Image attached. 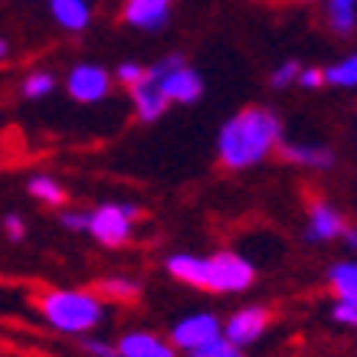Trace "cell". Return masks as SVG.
Instances as JSON below:
<instances>
[{"label": "cell", "instance_id": "7", "mask_svg": "<svg viewBox=\"0 0 357 357\" xmlns=\"http://www.w3.org/2000/svg\"><path fill=\"white\" fill-rule=\"evenodd\" d=\"M269 321H272L269 308H262V305H246V308L233 312L227 321L220 325V335L227 337V341H233L236 347H243V351H246L249 344H256V341L266 335Z\"/></svg>", "mask_w": 357, "mask_h": 357}, {"label": "cell", "instance_id": "20", "mask_svg": "<svg viewBox=\"0 0 357 357\" xmlns=\"http://www.w3.org/2000/svg\"><path fill=\"white\" fill-rule=\"evenodd\" d=\"M53 92H56V76L46 73V69H33L30 76L23 79V98H30V102H40V98L53 96Z\"/></svg>", "mask_w": 357, "mask_h": 357}, {"label": "cell", "instance_id": "1", "mask_svg": "<svg viewBox=\"0 0 357 357\" xmlns=\"http://www.w3.org/2000/svg\"><path fill=\"white\" fill-rule=\"evenodd\" d=\"M282 144V121L275 112L249 105L223 121L217 135V158L227 171H249Z\"/></svg>", "mask_w": 357, "mask_h": 357}, {"label": "cell", "instance_id": "11", "mask_svg": "<svg viewBox=\"0 0 357 357\" xmlns=\"http://www.w3.org/2000/svg\"><path fill=\"white\" fill-rule=\"evenodd\" d=\"M128 92H131V105H135V119L144 121V125L158 121L167 112V98L161 96V89H158V82L151 79L148 69H144V76L135 86H128Z\"/></svg>", "mask_w": 357, "mask_h": 357}, {"label": "cell", "instance_id": "28", "mask_svg": "<svg viewBox=\"0 0 357 357\" xmlns=\"http://www.w3.org/2000/svg\"><path fill=\"white\" fill-rule=\"evenodd\" d=\"M302 89H321L325 86V76H321V69L318 66H308V69H298V79H295Z\"/></svg>", "mask_w": 357, "mask_h": 357}, {"label": "cell", "instance_id": "23", "mask_svg": "<svg viewBox=\"0 0 357 357\" xmlns=\"http://www.w3.org/2000/svg\"><path fill=\"white\" fill-rule=\"evenodd\" d=\"M59 223H63L69 233H86L89 210H63V213H59Z\"/></svg>", "mask_w": 357, "mask_h": 357}, {"label": "cell", "instance_id": "22", "mask_svg": "<svg viewBox=\"0 0 357 357\" xmlns=\"http://www.w3.org/2000/svg\"><path fill=\"white\" fill-rule=\"evenodd\" d=\"M298 69H302V66L295 63V59H285L282 66H275V69H272L269 86H272V89H289V86H295V79H298Z\"/></svg>", "mask_w": 357, "mask_h": 357}, {"label": "cell", "instance_id": "8", "mask_svg": "<svg viewBox=\"0 0 357 357\" xmlns=\"http://www.w3.org/2000/svg\"><path fill=\"white\" fill-rule=\"evenodd\" d=\"M220 325H223V321H220L213 312H190L187 318H181V321L171 328V337H167V341L174 344V351L190 354L194 347L206 344L210 337H217Z\"/></svg>", "mask_w": 357, "mask_h": 357}, {"label": "cell", "instance_id": "19", "mask_svg": "<svg viewBox=\"0 0 357 357\" xmlns=\"http://www.w3.org/2000/svg\"><path fill=\"white\" fill-rule=\"evenodd\" d=\"M325 76V86H335V89H354L357 86V56H344L331 63L328 69H321Z\"/></svg>", "mask_w": 357, "mask_h": 357}, {"label": "cell", "instance_id": "29", "mask_svg": "<svg viewBox=\"0 0 357 357\" xmlns=\"http://www.w3.org/2000/svg\"><path fill=\"white\" fill-rule=\"evenodd\" d=\"M7 56H10V40L0 36V59H7Z\"/></svg>", "mask_w": 357, "mask_h": 357}, {"label": "cell", "instance_id": "24", "mask_svg": "<svg viewBox=\"0 0 357 357\" xmlns=\"http://www.w3.org/2000/svg\"><path fill=\"white\" fill-rule=\"evenodd\" d=\"M331 318H335L337 325L354 328L357 325V302H335L331 305Z\"/></svg>", "mask_w": 357, "mask_h": 357}, {"label": "cell", "instance_id": "13", "mask_svg": "<svg viewBox=\"0 0 357 357\" xmlns=\"http://www.w3.org/2000/svg\"><path fill=\"white\" fill-rule=\"evenodd\" d=\"M279 154L289 164H298V167H308V171H328V167H335V151H331V148H325V144L282 141Z\"/></svg>", "mask_w": 357, "mask_h": 357}, {"label": "cell", "instance_id": "21", "mask_svg": "<svg viewBox=\"0 0 357 357\" xmlns=\"http://www.w3.org/2000/svg\"><path fill=\"white\" fill-rule=\"evenodd\" d=\"M187 357H246V354H243V347H236L233 341H227L223 335H217V337H210L206 344L194 347Z\"/></svg>", "mask_w": 357, "mask_h": 357}, {"label": "cell", "instance_id": "16", "mask_svg": "<svg viewBox=\"0 0 357 357\" xmlns=\"http://www.w3.org/2000/svg\"><path fill=\"white\" fill-rule=\"evenodd\" d=\"M96 295L102 302H135L141 295V285L128 275H112V279H102L98 282Z\"/></svg>", "mask_w": 357, "mask_h": 357}, {"label": "cell", "instance_id": "5", "mask_svg": "<svg viewBox=\"0 0 357 357\" xmlns=\"http://www.w3.org/2000/svg\"><path fill=\"white\" fill-rule=\"evenodd\" d=\"M141 220V206L135 204H98L89 213L86 233L109 249L125 246L135 236V223Z\"/></svg>", "mask_w": 357, "mask_h": 357}, {"label": "cell", "instance_id": "10", "mask_svg": "<svg viewBox=\"0 0 357 357\" xmlns=\"http://www.w3.org/2000/svg\"><path fill=\"white\" fill-rule=\"evenodd\" d=\"M174 0H125L121 3V20L135 30H161L171 20Z\"/></svg>", "mask_w": 357, "mask_h": 357}, {"label": "cell", "instance_id": "6", "mask_svg": "<svg viewBox=\"0 0 357 357\" xmlns=\"http://www.w3.org/2000/svg\"><path fill=\"white\" fill-rule=\"evenodd\" d=\"M66 92L79 105H98L112 92V73L98 63H79L66 76Z\"/></svg>", "mask_w": 357, "mask_h": 357}, {"label": "cell", "instance_id": "30", "mask_svg": "<svg viewBox=\"0 0 357 357\" xmlns=\"http://www.w3.org/2000/svg\"><path fill=\"white\" fill-rule=\"evenodd\" d=\"M302 3H312V0H302Z\"/></svg>", "mask_w": 357, "mask_h": 357}, {"label": "cell", "instance_id": "12", "mask_svg": "<svg viewBox=\"0 0 357 357\" xmlns=\"http://www.w3.org/2000/svg\"><path fill=\"white\" fill-rule=\"evenodd\" d=\"M119 357H181L171 341H164L154 331H125L119 344Z\"/></svg>", "mask_w": 357, "mask_h": 357}, {"label": "cell", "instance_id": "15", "mask_svg": "<svg viewBox=\"0 0 357 357\" xmlns=\"http://www.w3.org/2000/svg\"><path fill=\"white\" fill-rule=\"evenodd\" d=\"M328 285L335 302H357V266L354 262H335L328 269Z\"/></svg>", "mask_w": 357, "mask_h": 357}, {"label": "cell", "instance_id": "9", "mask_svg": "<svg viewBox=\"0 0 357 357\" xmlns=\"http://www.w3.org/2000/svg\"><path fill=\"white\" fill-rule=\"evenodd\" d=\"M347 233V220L335 204L328 200H312L308 206V239L312 243H331Z\"/></svg>", "mask_w": 357, "mask_h": 357}, {"label": "cell", "instance_id": "26", "mask_svg": "<svg viewBox=\"0 0 357 357\" xmlns=\"http://www.w3.org/2000/svg\"><path fill=\"white\" fill-rule=\"evenodd\" d=\"M141 76H144V66L141 63H119L115 66V79H119L121 86H135Z\"/></svg>", "mask_w": 357, "mask_h": 357}, {"label": "cell", "instance_id": "14", "mask_svg": "<svg viewBox=\"0 0 357 357\" xmlns=\"http://www.w3.org/2000/svg\"><path fill=\"white\" fill-rule=\"evenodd\" d=\"M50 13H53L56 26H63L66 33H82L92 23L89 0H50Z\"/></svg>", "mask_w": 357, "mask_h": 357}, {"label": "cell", "instance_id": "17", "mask_svg": "<svg viewBox=\"0 0 357 357\" xmlns=\"http://www.w3.org/2000/svg\"><path fill=\"white\" fill-rule=\"evenodd\" d=\"M26 190H30V197H36V200L46 204V206H63L66 204L63 181H56V177H50V174H33Z\"/></svg>", "mask_w": 357, "mask_h": 357}, {"label": "cell", "instance_id": "2", "mask_svg": "<svg viewBox=\"0 0 357 357\" xmlns=\"http://www.w3.org/2000/svg\"><path fill=\"white\" fill-rule=\"evenodd\" d=\"M167 275L184 285L204 289V292H217V295H236L252 289L256 282V266L239 256L233 249L213 252V256H194V252H174L164 262Z\"/></svg>", "mask_w": 357, "mask_h": 357}, {"label": "cell", "instance_id": "27", "mask_svg": "<svg viewBox=\"0 0 357 357\" xmlns=\"http://www.w3.org/2000/svg\"><path fill=\"white\" fill-rule=\"evenodd\" d=\"M3 233H7V239L20 243V239L26 236V220H23L20 213H7V217H3Z\"/></svg>", "mask_w": 357, "mask_h": 357}, {"label": "cell", "instance_id": "18", "mask_svg": "<svg viewBox=\"0 0 357 357\" xmlns=\"http://www.w3.org/2000/svg\"><path fill=\"white\" fill-rule=\"evenodd\" d=\"M325 13H328V23H331V30L335 33H341V36L354 33V26H357V0H328Z\"/></svg>", "mask_w": 357, "mask_h": 357}, {"label": "cell", "instance_id": "3", "mask_svg": "<svg viewBox=\"0 0 357 357\" xmlns=\"http://www.w3.org/2000/svg\"><path fill=\"white\" fill-rule=\"evenodd\" d=\"M36 312L59 335H92L105 321L109 305L92 289H46L36 295Z\"/></svg>", "mask_w": 357, "mask_h": 357}, {"label": "cell", "instance_id": "4", "mask_svg": "<svg viewBox=\"0 0 357 357\" xmlns=\"http://www.w3.org/2000/svg\"><path fill=\"white\" fill-rule=\"evenodd\" d=\"M148 73L158 82L161 96L167 98V105H194L204 96V76L194 66H187L184 56H164L161 63H154Z\"/></svg>", "mask_w": 357, "mask_h": 357}, {"label": "cell", "instance_id": "25", "mask_svg": "<svg viewBox=\"0 0 357 357\" xmlns=\"http://www.w3.org/2000/svg\"><path fill=\"white\" fill-rule=\"evenodd\" d=\"M82 351L89 357H119V347L109 344V341H102V337H86L82 341Z\"/></svg>", "mask_w": 357, "mask_h": 357}]
</instances>
